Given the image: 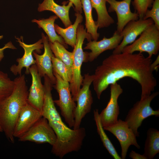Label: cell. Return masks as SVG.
<instances>
[{
  "mask_svg": "<svg viewBox=\"0 0 159 159\" xmlns=\"http://www.w3.org/2000/svg\"><path fill=\"white\" fill-rule=\"evenodd\" d=\"M151 58L141 53L123 52L112 54L105 59L95 69L92 84L97 98L112 84L123 78L135 80L141 87L140 100L150 95L157 85V81L150 68Z\"/></svg>",
  "mask_w": 159,
  "mask_h": 159,
  "instance_id": "cell-1",
  "label": "cell"
},
{
  "mask_svg": "<svg viewBox=\"0 0 159 159\" xmlns=\"http://www.w3.org/2000/svg\"><path fill=\"white\" fill-rule=\"evenodd\" d=\"M44 80L45 94L42 115L47 120L56 136L52 153L62 159L67 154L80 150L86 135V130L83 127L72 129L63 122L52 98L53 85L47 76L44 77Z\"/></svg>",
  "mask_w": 159,
  "mask_h": 159,
  "instance_id": "cell-2",
  "label": "cell"
},
{
  "mask_svg": "<svg viewBox=\"0 0 159 159\" xmlns=\"http://www.w3.org/2000/svg\"><path fill=\"white\" fill-rule=\"evenodd\" d=\"M26 80L24 74L15 78L12 92L0 101V125L6 137L13 143V131L16 120L21 109L28 103L29 92Z\"/></svg>",
  "mask_w": 159,
  "mask_h": 159,
  "instance_id": "cell-3",
  "label": "cell"
},
{
  "mask_svg": "<svg viewBox=\"0 0 159 159\" xmlns=\"http://www.w3.org/2000/svg\"><path fill=\"white\" fill-rule=\"evenodd\" d=\"M88 42L92 40L91 35L86 31L84 26L79 25L77 32V40L72 53L73 62L72 66V75L69 87L72 98L76 102L79 92L82 86L83 77L81 74V68L86 56V52H84L82 45L84 40Z\"/></svg>",
  "mask_w": 159,
  "mask_h": 159,
  "instance_id": "cell-4",
  "label": "cell"
},
{
  "mask_svg": "<svg viewBox=\"0 0 159 159\" xmlns=\"http://www.w3.org/2000/svg\"><path fill=\"white\" fill-rule=\"evenodd\" d=\"M158 94V92H153L144 99L137 101L128 112L124 121L136 137L139 136L138 129L144 119L152 116L159 117V109L154 110L150 106L152 100Z\"/></svg>",
  "mask_w": 159,
  "mask_h": 159,
  "instance_id": "cell-5",
  "label": "cell"
},
{
  "mask_svg": "<svg viewBox=\"0 0 159 159\" xmlns=\"http://www.w3.org/2000/svg\"><path fill=\"white\" fill-rule=\"evenodd\" d=\"M53 73L56 78L54 88L59 95V99L54 100V102L59 107L61 114L69 127H73L76 105L72 96L69 83L64 80L55 72Z\"/></svg>",
  "mask_w": 159,
  "mask_h": 159,
  "instance_id": "cell-6",
  "label": "cell"
},
{
  "mask_svg": "<svg viewBox=\"0 0 159 159\" xmlns=\"http://www.w3.org/2000/svg\"><path fill=\"white\" fill-rule=\"evenodd\" d=\"M159 50V29L154 23L146 28L132 43L125 47L122 52H145L148 53V57L151 58L153 55L158 54Z\"/></svg>",
  "mask_w": 159,
  "mask_h": 159,
  "instance_id": "cell-7",
  "label": "cell"
},
{
  "mask_svg": "<svg viewBox=\"0 0 159 159\" xmlns=\"http://www.w3.org/2000/svg\"><path fill=\"white\" fill-rule=\"evenodd\" d=\"M93 79V74L89 73L84 74L82 87L79 92L76 101L77 105L74 111V129H77L80 127L82 120L91 111L93 100L90 87Z\"/></svg>",
  "mask_w": 159,
  "mask_h": 159,
  "instance_id": "cell-8",
  "label": "cell"
},
{
  "mask_svg": "<svg viewBox=\"0 0 159 159\" xmlns=\"http://www.w3.org/2000/svg\"><path fill=\"white\" fill-rule=\"evenodd\" d=\"M57 138L47 120L42 117L26 132L19 138L21 142L30 141L37 143H48L53 146Z\"/></svg>",
  "mask_w": 159,
  "mask_h": 159,
  "instance_id": "cell-9",
  "label": "cell"
},
{
  "mask_svg": "<svg viewBox=\"0 0 159 159\" xmlns=\"http://www.w3.org/2000/svg\"><path fill=\"white\" fill-rule=\"evenodd\" d=\"M103 128L113 134L119 142L121 149V159H125L130 145H133L138 149L140 148L136 136L125 121L119 119L114 124Z\"/></svg>",
  "mask_w": 159,
  "mask_h": 159,
  "instance_id": "cell-10",
  "label": "cell"
},
{
  "mask_svg": "<svg viewBox=\"0 0 159 159\" xmlns=\"http://www.w3.org/2000/svg\"><path fill=\"white\" fill-rule=\"evenodd\" d=\"M19 45L24 50V53L21 58L16 59L17 65L14 64L10 68V71L15 75H21V71L24 68H26L25 73L29 74V69L32 65L35 64L36 62L33 57V53L34 51L38 53H41V49L44 47L43 40L42 39H39L36 42L32 44H28L23 42V37L20 38L15 37Z\"/></svg>",
  "mask_w": 159,
  "mask_h": 159,
  "instance_id": "cell-11",
  "label": "cell"
},
{
  "mask_svg": "<svg viewBox=\"0 0 159 159\" xmlns=\"http://www.w3.org/2000/svg\"><path fill=\"white\" fill-rule=\"evenodd\" d=\"M153 24L154 22L151 18L139 19L130 21L120 33L122 37V40L113 50L112 54L122 53L125 47L132 43L146 28Z\"/></svg>",
  "mask_w": 159,
  "mask_h": 159,
  "instance_id": "cell-12",
  "label": "cell"
},
{
  "mask_svg": "<svg viewBox=\"0 0 159 159\" xmlns=\"http://www.w3.org/2000/svg\"><path fill=\"white\" fill-rule=\"evenodd\" d=\"M110 100L106 107L99 113L101 122L103 127L116 123L118 120L120 113L118 100L123 92V89L117 82L110 85Z\"/></svg>",
  "mask_w": 159,
  "mask_h": 159,
  "instance_id": "cell-13",
  "label": "cell"
},
{
  "mask_svg": "<svg viewBox=\"0 0 159 159\" xmlns=\"http://www.w3.org/2000/svg\"><path fill=\"white\" fill-rule=\"evenodd\" d=\"M122 39V37L117 30L109 38L104 37L99 41L92 40L89 42L84 47L91 52H86L85 62H92L96 59L103 52L108 50H114L118 46Z\"/></svg>",
  "mask_w": 159,
  "mask_h": 159,
  "instance_id": "cell-14",
  "label": "cell"
},
{
  "mask_svg": "<svg viewBox=\"0 0 159 159\" xmlns=\"http://www.w3.org/2000/svg\"><path fill=\"white\" fill-rule=\"evenodd\" d=\"M42 37L44 48V51L42 55L34 52L33 56L35 58L36 65L38 71L41 77L46 75L49 78L53 85L56 83V78L53 74L52 57L54 55L51 49L47 36L42 33Z\"/></svg>",
  "mask_w": 159,
  "mask_h": 159,
  "instance_id": "cell-15",
  "label": "cell"
},
{
  "mask_svg": "<svg viewBox=\"0 0 159 159\" xmlns=\"http://www.w3.org/2000/svg\"><path fill=\"white\" fill-rule=\"evenodd\" d=\"M42 112L29 104L21 109L13 131V136L19 138L29 130L42 117Z\"/></svg>",
  "mask_w": 159,
  "mask_h": 159,
  "instance_id": "cell-16",
  "label": "cell"
},
{
  "mask_svg": "<svg viewBox=\"0 0 159 159\" xmlns=\"http://www.w3.org/2000/svg\"><path fill=\"white\" fill-rule=\"evenodd\" d=\"M132 0H107L110 4L108 12H115L117 17V31L120 33L130 21L139 19L138 14L132 12L130 8Z\"/></svg>",
  "mask_w": 159,
  "mask_h": 159,
  "instance_id": "cell-17",
  "label": "cell"
},
{
  "mask_svg": "<svg viewBox=\"0 0 159 159\" xmlns=\"http://www.w3.org/2000/svg\"><path fill=\"white\" fill-rule=\"evenodd\" d=\"M32 76V84L27 99L29 104L42 113L45 94L44 87L41 77L38 73L36 64L32 65L29 69Z\"/></svg>",
  "mask_w": 159,
  "mask_h": 159,
  "instance_id": "cell-18",
  "label": "cell"
},
{
  "mask_svg": "<svg viewBox=\"0 0 159 159\" xmlns=\"http://www.w3.org/2000/svg\"><path fill=\"white\" fill-rule=\"evenodd\" d=\"M73 4L69 1L67 5L64 3L60 5L55 3L54 0H44L41 3L39 4L37 10L40 12L45 11L53 12L60 19L66 28L72 24L69 19V12Z\"/></svg>",
  "mask_w": 159,
  "mask_h": 159,
  "instance_id": "cell-19",
  "label": "cell"
},
{
  "mask_svg": "<svg viewBox=\"0 0 159 159\" xmlns=\"http://www.w3.org/2000/svg\"><path fill=\"white\" fill-rule=\"evenodd\" d=\"M76 16L75 21L65 28H62L58 25L54 24L56 32L63 39L65 43L74 48L77 40V32L79 25L83 21V17L81 14L75 13Z\"/></svg>",
  "mask_w": 159,
  "mask_h": 159,
  "instance_id": "cell-20",
  "label": "cell"
},
{
  "mask_svg": "<svg viewBox=\"0 0 159 159\" xmlns=\"http://www.w3.org/2000/svg\"><path fill=\"white\" fill-rule=\"evenodd\" d=\"M58 17L56 15H52L47 19H42L37 20L33 19L32 21L36 23L39 28H42L45 32L48 37L49 42L53 43L57 41L63 45L66 48L67 45L64 42L63 38L56 33L54 28V23Z\"/></svg>",
  "mask_w": 159,
  "mask_h": 159,
  "instance_id": "cell-21",
  "label": "cell"
},
{
  "mask_svg": "<svg viewBox=\"0 0 159 159\" xmlns=\"http://www.w3.org/2000/svg\"><path fill=\"white\" fill-rule=\"evenodd\" d=\"M92 8L97 15L95 23L99 29L107 27L114 23V20L108 13L106 6L107 0H90Z\"/></svg>",
  "mask_w": 159,
  "mask_h": 159,
  "instance_id": "cell-22",
  "label": "cell"
},
{
  "mask_svg": "<svg viewBox=\"0 0 159 159\" xmlns=\"http://www.w3.org/2000/svg\"><path fill=\"white\" fill-rule=\"evenodd\" d=\"M159 153V131L150 128L147 132L144 152L143 154L146 159H153Z\"/></svg>",
  "mask_w": 159,
  "mask_h": 159,
  "instance_id": "cell-23",
  "label": "cell"
},
{
  "mask_svg": "<svg viewBox=\"0 0 159 159\" xmlns=\"http://www.w3.org/2000/svg\"><path fill=\"white\" fill-rule=\"evenodd\" d=\"M94 119L97 127V132L104 146L114 159H121L113 145L105 132L100 119L99 110L95 109L93 111Z\"/></svg>",
  "mask_w": 159,
  "mask_h": 159,
  "instance_id": "cell-24",
  "label": "cell"
},
{
  "mask_svg": "<svg viewBox=\"0 0 159 159\" xmlns=\"http://www.w3.org/2000/svg\"><path fill=\"white\" fill-rule=\"evenodd\" d=\"M81 2L85 16L86 31L91 35L92 40L97 41L100 34L97 32L98 26L93 18L92 8L90 0H81Z\"/></svg>",
  "mask_w": 159,
  "mask_h": 159,
  "instance_id": "cell-25",
  "label": "cell"
},
{
  "mask_svg": "<svg viewBox=\"0 0 159 159\" xmlns=\"http://www.w3.org/2000/svg\"><path fill=\"white\" fill-rule=\"evenodd\" d=\"M49 43L54 56L72 69L73 62L72 52L67 51L63 45L57 41L53 43L49 42Z\"/></svg>",
  "mask_w": 159,
  "mask_h": 159,
  "instance_id": "cell-26",
  "label": "cell"
},
{
  "mask_svg": "<svg viewBox=\"0 0 159 159\" xmlns=\"http://www.w3.org/2000/svg\"><path fill=\"white\" fill-rule=\"evenodd\" d=\"M53 71L55 72L64 81L69 82L72 75V69L53 55L52 57Z\"/></svg>",
  "mask_w": 159,
  "mask_h": 159,
  "instance_id": "cell-27",
  "label": "cell"
},
{
  "mask_svg": "<svg viewBox=\"0 0 159 159\" xmlns=\"http://www.w3.org/2000/svg\"><path fill=\"white\" fill-rule=\"evenodd\" d=\"M14 82L8 74L0 70V101L9 96L14 88Z\"/></svg>",
  "mask_w": 159,
  "mask_h": 159,
  "instance_id": "cell-28",
  "label": "cell"
},
{
  "mask_svg": "<svg viewBox=\"0 0 159 159\" xmlns=\"http://www.w3.org/2000/svg\"><path fill=\"white\" fill-rule=\"evenodd\" d=\"M154 0H133L132 2L139 19H143L148 8L152 7Z\"/></svg>",
  "mask_w": 159,
  "mask_h": 159,
  "instance_id": "cell-29",
  "label": "cell"
},
{
  "mask_svg": "<svg viewBox=\"0 0 159 159\" xmlns=\"http://www.w3.org/2000/svg\"><path fill=\"white\" fill-rule=\"evenodd\" d=\"M150 10H147L143 19L151 18L155 26L159 29V0H154Z\"/></svg>",
  "mask_w": 159,
  "mask_h": 159,
  "instance_id": "cell-30",
  "label": "cell"
},
{
  "mask_svg": "<svg viewBox=\"0 0 159 159\" xmlns=\"http://www.w3.org/2000/svg\"><path fill=\"white\" fill-rule=\"evenodd\" d=\"M3 35H0V40L3 38ZM9 48L13 49H16V48L14 46L11 42H9L5 44L2 48H0V62L4 57V51L6 49Z\"/></svg>",
  "mask_w": 159,
  "mask_h": 159,
  "instance_id": "cell-31",
  "label": "cell"
},
{
  "mask_svg": "<svg viewBox=\"0 0 159 159\" xmlns=\"http://www.w3.org/2000/svg\"><path fill=\"white\" fill-rule=\"evenodd\" d=\"M74 6V10L76 13L82 14V12L81 0H69Z\"/></svg>",
  "mask_w": 159,
  "mask_h": 159,
  "instance_id": "cell-32",
  "label": "cell"
},
{
  "mask_svg": "<svg viewBox=\"0 0 159 159\" xmlns=\"http://www.w3.org/2000/svg\"><path fill=\"white\" fill-rule=\"evenodd\" d=\"M129 156L130 158L132 159H146L143 155H141L133 150L131 151Z\"/></svg>",
  "mask_w": 159,
  "mask_h": 159,
  "instance_id": "cell-33",
  "label": "cell"
},
{
  "mask_svg": "<svg viewBox=\"0 0 159 159\" xmlns=\"http://www.w3.org/2000/svg\"><path fill=\"white\" fill-rule=\"evenodd\" d=\"M159 64V56L157 57L155 61L151 63L150 65V68L152 71L153 72L154 71L157 70Z\"/></svg>",
  "mask_w": 159,
  "mask_h": 159,
  "instance_id": "cell-34",
  "label": "cell"
},
{
  "mask_svg": "<svg viewBox=\"0 0 159 159\" xmlns=\"http://www.w3.org/2000/svg\"><path fill=\"white\" fill-rule=\"evenodd\" d=\"M0 132H3V131L0 125Z\"/></svg>",
  "mask_w": 159,
  "mask_h": 159,
  "instance_id": "cell-35",
  "label": "cell"
}]
</instances>
